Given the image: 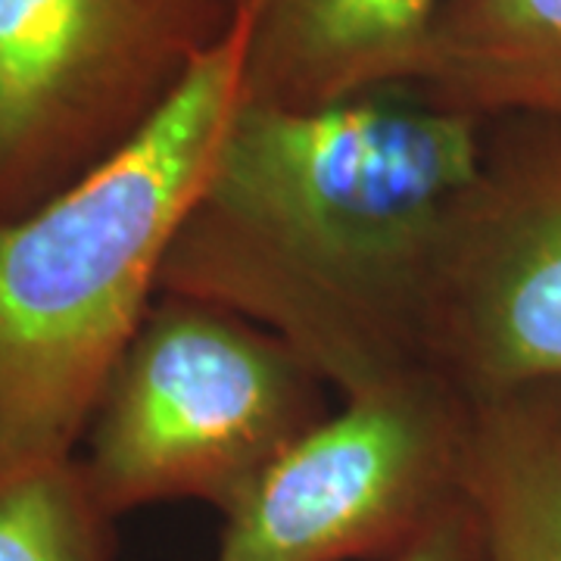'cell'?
Listing matches in <instances>:
<instances>
[{"instance_id": "7", "label": "cell", "mask_w": 561, "mask_h": 561, "mask_svg": "<svg viewBox=\"0 0 561 561\" xmlns=\"http://www.w3.org/2000/svg\"><path fill=\"white\" fill-rule=\"evenodd\" d=\"M443 0H241L243 101L331 106L412 88Z\"/></svg>"}, {"instance_id": "4", "label": "cell", "mask_w": 561, "mask_h": 561, "mask_svg": "<svg viewBox=\"0 0 561 561\" xmlns=\"http://www.w3.org/2000/svg\"><path fill=\"white\" fill-rule=\"evenodd\" d=\"M241 0H0V225L160 116Z\"/></svg>"}, {"instance_id": "9", "label": "cell", "mask_w": 561, "mask_h": 561, "mask_svg": "<svg viewBox=\"0 0 561 561\" xmlns=\"http://www.w3.org/2000/svg\"><path fill=\"white\" fill-rule=\"evenodd\" d=\"M461 486L483 561H561V383L474 402Z\"/></svg>"}, {"instance_id": "11", "label": "cell", "mask_w": 561, "mask_h": 561, "mask_svg": "<svg viewBox=\"0 0 561 561\" xmlns=\"http://www.w3.org/2000/svg\"><path fill=\"white\" fill-rule=\"evenodd\" d=\"M393 561H483L478 524L465 493Z\"/></svg>"}, {"instance_id": "6", "label": "cell", "mask_w": 561, "mask_h": 561, "mask_svg": "<svg viewBox=\"0 0 561 561\" xmlns=\"http://www.w3.org/2000/svg\"><path fill=\"white\" fill-rule=\"evenodd\" d=\"M431 368L471 402L561 383V119L483 125L431 306Z\"/></svg>"}, {"instance_id": "10", "label": "cell", "mask_w": 561, "mask_h": 561, "mask_svg": "<svg viewBox=\"0 0 561 561\" xmlns=\"http://www.w3.org/2000/svg\"><path fill=\"white\" fill-rule=\"evenodd\" d=\"M116 518L94 500L79 456L0 474V561H113Z\"/></svg>"}, {"instance_id": "2", "label": "cell", "mask_w": 561, "mask_h": 561, "mask_svg": "<svg viewBox=\"0 0 561 561\" xmlns=\"http://www.w3.org/2000/svg\"><path fill=\"white\" fill-rule=\"evenodd\" d=\"M243 98V13L116 157L0 225V474L69 461Z\"/></svg>"}, {"instance_id": "1", "label": "cell", "mask_w": 561, "mask_h": 561, "mask_svg": "<svg viewBox=\"0 0 561 561\" xmlns=\"http://www.w3.org/2000/svg\"><path fill=\"white\" fill-rule=\"evenodd\" d=\"M483 122L412 88L331 106L247 103L181 221L160 294L290 346L337 400L431 368V306Z\"/></svg>"}, {"instance_id": "8", "label": "cell", "mask_w": 561, "mask_h": 561, "mask_svg": "<svg viewBox=\"0 0 561 561\" xmlns=\"http://www.w3.org/2000/svg\"><path fill=\"white\" fill-rule=\"evenodd\" d=\"M412 91L483 125L561 119V0H443Z\"/></svg>"}, {"instance_id": "5", "label": "cell", "mask_w": 561, "mask_h": 561, "mask_svg": "<svg viewBox=\"0 0 561 561\" xmlns=\"http://www.w3.org/2000/svg\"><path fill=\"white\" fill-rule=\"evenodd\" d=\"M474 402L437 371L341 400L221 512L213 561H393L465 493Z\"/></svg>"}, {"instance_id": "3", "label": "cell", "mask_w": 561, "mask_h": 561, "mask_svg": "<svg viewBox=\"0 0 561 561\" xmlns=\"http://www.w3.org/2000/svg\"><path fill=\"white\" fill-rule=\"evenodd\" d=\"M328 393L260 324L160 294L103 387L79 465L113 518L162 502L221 515L331 415Z\"/></svg>"}]
</instances>
